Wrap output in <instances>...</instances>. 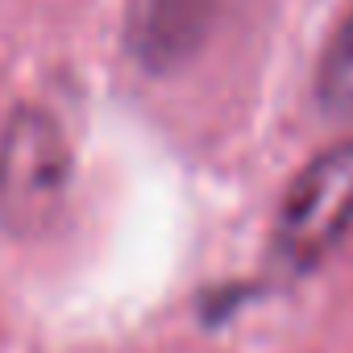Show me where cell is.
I'll return each mask as SVG.
<instances>
[{"label":"cell","mask_w":353,"mask_h":353,"mask_svg":"<svg viewBox=\"0 0 353 353\" xmlns=\"http://www.w3.org/2000/svg\"><path fill=\"white\" fill-rule=\"evenodd\" d=\"M71 141L63 125L34 104L13 108L0 129V225L17 237L46 233L71 192Z\"/></svg>","instance_id":"cell-1"},{"label":"cell","mask_w":353,"mask_h":353,"mask_svg":"<svg viewBox=\"0 0 353 353\" xmlns=\"http://www.w3.org/2000/svg\"><path fill=\"white\" fill-rule=\"evenodd\" d=\"M353 229V137L320 150L295 179L274 216V245L291 266L324 262Z\"/></svg>","instance_id":"cell-2"},{"label":"cell","mask_w":353,"mask_h":353,"mask_svg":"<svg viewBox=\"0 0 353 353\" xmlns=\"http://www.w3.org/2000/svg\"><path fill=\"white\" fill-rule=\"evenodd\" d=\"M216 30V0H129L125 46L150 75L179 71Z\"/></svg>","instance_id":"cell-3"},{"label":"cell","mask_w":353,"mask_h":353,"mask_svg":"<svg viewBox=\"0 0 353 353\" xmlns=\"http://www.w3.org/2000/svg\"><path fill=\"white\" fill-rule=\"evenodd\" d=\"M316 100L324 112L353 121V13L328 38L320 67H316Z\"/></svg>","instance_id":"cell-4"}]
</instances>
